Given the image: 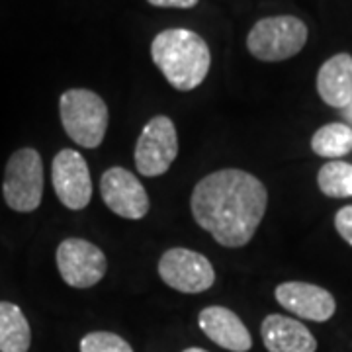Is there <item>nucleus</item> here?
Masks as SVG:
<instances>
[{
  "label": "nucleus",
  "instance_id": "obj_20",
  "mask_svg": "<svg viewBox=\"0 0 352 352\" xmlns=\"http://www.w3.org/2000/svg\"><path fill=\"white\" fill-rule=\"evenodd\" d=\"M157 8H194L198 0H147Z\"/></svg>",
  "mask_w": 352,
  "mask_h": 352
},
{
  "label": "nucleus",
  "instance_id": "obj_9",
  "mask_svg": "<svg viewBox=\"0 0 352 352\" xmlns=\"http://www.w3.org/2000/svg\"><path fill=\"white\" fill-rule=\"evenodd\" d=\"M51 182L67 210H85L92 200V180L87 159L75 149H61L51 163Z\"/></svg>",
  "mask_w": 352,
  "mask_h": 352
},
{
  "label": "nucleus",
  "instance_id": "obj_4",
  "mask_svg": "<svg viewBox=\"0 0 352 352\" xmlns=\"http://www.w3.org/2000/svg\"><path fill=\"white\" fill-rule=\"evenodd\" d=\"M307 43V25L296 16H270L252 25L247 50L258 61L276 63L298 55Z\"/></svg>",
  "mask_w": 352,
  "mask_h": 352
},
{
  "label": "nucleus",
  "instance_id": "obj_19",
  "mask_svg": "<svg viewBox=\"0 0 352 352\" xmlns=\"http://www.w3.org/2000/svg\"><path fill=\"white\" fill-rule=\"evenodd\" d=\"M335 227L339 235L352 247V206H344L335 215Z\"/></svg>",
  "mask_w": 352,
  "mask_h": 352
},
{
  "label": "nucleus",
  "instance_id": "obj_6",
  "mask_svg": "<svg viewBox=\"0 0 352 352\" xmlns=\"http://www.w3.org/2000/svg\"><path fill=\"white\" fill-rule=\"evenodd\" d=\"M178 155V135L168 116H155L143 127L135 145V166L139 175L161 176Z\"/></svg>",
  "mask_w": 352,
  "mask_h": 352
},
{
  "label": "nucleus",
  "instance_id": "obj_21",
  "mask_svg": "<svg viewBox=\"0 0 352 352\" xmlns=\"http://www.w3.org/2000/svg\"><path fill=\"white\" fill-rule=\"evenodd\" d=\"M184 352H208V351H204V349H196V346H192V349H186Z\"/></svg>",
  "mask_w": 352,
  "mask_h": 352
},
{
  "label": "nucleus",
  "instance_id": "obj_17",
  "mask_svg": "<svg viewBox=\"0 0 352 352\" xmlns=\"http://www.w3.org/2000/svg\"><path fill=\"white\" fill-rule=\"evenodd\" d=\"M319 190L329 198H351L352 196V164L344 161H331L323 164L317 175Z\"/></svg>",
  "mask_w": 352,
  "mask_h": 352
},
{
  "label": "nucleus",
  "instance_id": "obj_3",
  "mask_svg": "<svg viewBox=\"0 0 352 352\" xmlns=\"http://www.w3.org/2000/svg\"><path fill=\"white\" fill-rule=\"evenodd\" d=\"M59 116L65 133L80 147L96 149L106 138L108 106L96 92L87 88H71L61 94Z\"/></svg>",
  "mask_w": 352,
  "mask_h": 352
},
{
  "label": "nucleus",
  "instance_id": "obj_11",
  "mask_svg": "<svg viewBox=\"0 0 352 352\" xmlns=\"http://www.w3.org/2000/svg\"><path fill=\"white\" fill-rule=\"evenodd\" d=\"M274 296L286 311L317 323L329 321L337 309L331 292L307 282H284L278 286Z\"/></svg>",
  "mask_w": 352,
  "mask_h": 352
},
{
  "label": "nucleus",
  "instance_id": "obj_5",
  "mask_svg": "<svg viewBox=\"0 0 352 352\" xmlns=\"http://www.w3.org/2000/svg\"><path fill=\"white\" fill-rule=\"evenodd\" d=\"M2 198L18 214L38 210L43 198V163L36 149L24 147L10 155L4 166Z\"/></svg>",
  "mask_w": 352,
  "mask_h": 352
},
{
  "label": "nucleus",
  "instance_id": "obj_7",
  "mask_svg": "<svg viewBox=\"0 0 352 352\" xmlns=\"http://www.w3.org/2000/svg\"><path fill=\"white\" fill-rule=\"evenodd\" d=\"M59 274L71 288H92L106 276V254L94 243L69 237L57 247Z\"/></svg>",
  "mask_w": 352,
  "mask_h": 352
},
{
  "label": "nucleus",
  "instance_id": "obj_2",
  "mask_svg": "<svg viewBox=\"0 0 352 352\" xmlns=\"http://www.w3.org/2000/svg\"><path fill=\"white\" fill-rule=\"evenodd\" d=\"M151 57L168 85L180 92L200 87L212 65L208 43L196 32L184 28L157 34L151 43Z\"/></svg>",
  "mask_w": 352,
  "mask_h": 352
},
{
  "label": "nucleus",
  "instance_id": "obj_13",
  "mask_svg": "<svg viewBox=\"0 0 352 352\" xmlns=\"http://www.w3.org/2000/svg\"><path fill=\"white\" fill-rule=\"evenodd\" d=\"M263 342L268 352H315L317 340L311 331L286 315H268L261 327Z\"/></svg>",
  "mask_w": 352,
  "mask_h": 352
},
{
  "label": "nucleus",
  "instance_id": "obj_8",
  "mask_svg": "<svg viewBox=\"0 0 352 352\" xmlns=\"http://www.w3.org/2000/svg\"><path fill=\"white\" fill-rule=\"evenodd\" d=\"M159 276L166 286L182 294H201L215 282L212 263L190 249H168L159 261Z\"/></svg>",
  "mask_w": 352,
  "mask_h": 352
},
{
  "label": "nucleus",
  "instance_id": "obj_16",
  "mask_svg": "<svg viewBox=\"0 0 352 352\" xmlns=\"http://www.w3.org/2000/svg\"><path fill=\"white\" fill-rule=\"evenodd\" d=\"M315 155L325 159H340L352 151V127L346 124H327L319 127L311 138Z\"/></svg>",
  "mask_w": 352,
  "mask_h": 352
},
{
  "label": "nucleus",
  "instance_id": "obj_10",
  "mask_svg": "<svg viewBox=\"0 0 352 352\" xmlns=\"http://www.w3.org/2000/svg\"><path fill=\"white\" fill-rule=\"evenodd\" d=\"M100 194L104 204L120 217L141 219L149 212V196L143 184L122 166H112L102 175Z\"/></svg>",
  "mask_w": 352,
  "mask_h": 352
},
{
  "label": "nucleus",
  "instance_id": "obj_18",
  "mask_svg": "<svg viewBox=\"0 0 352 352\" xmlns=\"http://www.w3.org/2000/svg\"><path fill=\"white\" fill-rule=\"evenodd\" d=\"M80 352H133L131 344L116 333L94 331L80 340Z\"/></svg>",
  "mask_w": 352,
  "mask_h": 352
},
{
  "label": "nucleus",
  "instance_id": "obj_15",
  "mask_svg": "<svg viewBox=\"0 0 352 352\" xmlns=\"http://www.w3.org/2000/svg\"><path fill=\"white\" fill-rule=\"evenodd\" d=\"M32 329L22 309L10 302H0V352H28Z\"/></svg>",
  "mask_w": 352,
  "mask_h": 352
},
{
  "label": "nucleus",
  "instance_id": "obj_14",
  "mask_svg": "<svg viewBox=\"0 0 352 352\" xmlns=\"http://www.w3.org/2000/svg\"><path fill=\"white\" fill-rule=\"evenodd\" d=\"M317 92L333 108H346L352 102V57L337 53L321 65L317 73Z\"/></svg>",
  "mask_w": 352,
  "mask_h": 352
},
{
  "label": "nucleus",
  "instance_id": "obj_1",
  "mask_svg": "<svg viewBox=\"0 0 352 352\" xmlns=\"http://www.w3.org/2000/svg\"><path fill=\"white\" fill-rule=\"evenodd\" d=\"M268 192L247 170H215L196 184L190 210L196 223L221 247L239 249L254 237L266 214Z\"/></svg>",
  "mask_w": 352,
  "mask_h": 352
},
{
  "label": "nucleus",
  "instance_id": "obj_12",
  "mask_svg": "<svg viewBox=\"0 0 352 352\" xmlns=\"http://www.w3.org/2000/svg\"><path fill=\"white\" fill-rule=\"evenodd\" d=\"M198 325L204 335L221 349L231 352H249L252 337L249 329L243 325L239 315L221 305H210L198 315Z\"/></svg>",
  "mask_w": 352,
  "mask_h": 352
}]
</instances>
